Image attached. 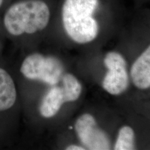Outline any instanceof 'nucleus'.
Instances as JSON below:
<instances>
[{
  "instance_id": "f257e3e1",
  "label": "nucleus",
  "mask_w": 150,
  "mask_h": 150,
  "mask_svg": "<svg viewBox=\"0 0 150 150\" xmlns=\"http://www.w3.org/2000/svg\"><path fill=\"white\" fill-rule=\"evenodd\" d=\"M99 0H65L61 18L65 32L75 42L86 44L96 38L99 24L94 17Z\"/></svg>"
},
{
  "instance_id": "f03ea898",
  "label": "nucleus",
  "mask_w": 150,
  "mask_h": 150,
  "mask_svg": "<svg viewBox=\"0 0 150 150\" xmlns=\"http://www.w3.org/2000/svg\"><path fill=\"white\" fill-rule=\"evenodd\" d=\"M51 11L43 0H21L13 4L6 11L3 23L13 35L32 34L48 25Z\"/></svg>"
},
{
  "instance_id": "7ed1b4c3",
  "label": "nucleus",
  "mask_w": 150,
  "mask_h": 150,
  "mask_svg": "<svg viewBox=\"0 0 150 150\" xmlns=\"http://www.w3.org/2000/svg\"><path fill=\"white\" fill-rule=\"evenodd\" d=\"M20 72L31 80H37L55 86L63 74L62 62L54 56H45L38 53L30 54L22 62Z\"/></svg>"
},
{
  "instance_id": "20e7f679",
  "label": "nucleus",
  "mask_w": 150,
  "mask_h": 150,
  "mask_svg": "<svg viewBox=\"0 0 150 150\" xmlns=\"http://www.w3.org/2000/svg\"><path fill=\"white\" fill-rule=\"evenodd\" d=\"M104 63L108 71L102 81L103 88L112 95L123 93L129 81L125 59L117 52H110L105 56Z\"/></svg>"
},
{
  "instance_id": "39448f33",
  "label": "nucleus",
  "mask_w": 150,
  "mask_h": 150,
  "mask_svg": "<svg viewBox=\"0 0 150 150\" xmlns=\"http://www.w3.org/2000/svg\"><path fill=\"white\" fill-rule=\"evenodd\" d=\"M74 129L81 143L86 149L107 150L110 142L106 133L97 126L95 118L89 113H84L78 118Z\"/></svg>"
},
{
  "instance_id": "423d86ee",
  "label": "nucleus",
  "mask_w": 150,
  "mask_h": 150,
  "mask_svg": "<svg viewBox=\"0 0 150 150\" xmlns=\"http://www.w3.org/2000/svg\"><path fill=\"white\" fill-rule=\"evenodd\" d=\"M130 74L138 88L144 90L150 87V45L133 63Z\"/></svg>"
},
{
  "instance_id": "0eeeda50",
  "label": "nucleus",
  "mask_w": 150,
  "mask_h": 150,
  "mask_svg": "<svg viewBox=\"0 0 150 150\" xmlns=\"http://www.w3.org/2000/svg\"><path fill=\"white\" fill-rule=\"evenodd\" d=\"M64 103L65 101L62 87L54 86L47 93L41 102L39 108L40 115L45 118L54 117Z\"/></svg>"
},
{
  "instance_id": "6e6552de",
  "label": "nucleus",
  "mask_w": 150,
  "mask_h": 150,
  "mask_svg": "<svg viewBox=\"0 0 150 150\" xmlns=\"http://www.w3.org/2000/svg\"><path fill=\"white\" fill-rule=\"evenodd\" d=\"M17 91L11 75L0 67V111L8 110L15 104Z\"/></svg>"
},
{
  "instance_id": "1a4fd4ad",
  "label": "nucleus",
  "mask_w": 150,
  "mask_h": 150,
  "mask_svg": "<svg viewBox=\"0 0 150 150\" xmlns=\"http://www.w3.org/2000/svg\"><path fill=\"white\" fill-rule=\"evenodd\" d=\"M63 95L65 102H74L79 98L82 91L81 84L76 76L72 74H65L62 76Z\"/></svg>"
},
{
  "instance_id": "9d476101",
  "label": "nucleus",
  "mask_w": 150,
  "mask_h": 150,
  "mask_svg": "<svg viewBox=\"0 0 150 150\" xmlns=\"http://www.w3.org/2000/svg\"><path fill=\"white\" fill-rule=\"evenodd\" d=\"M136 149L135 146V133L134 129L129 126H123L120 129L114 149L132 150Z\"/></svg>"
},
{
  "instance_id": "9b49d317",
  "label": "nucleus",
  "mask_w": 150,
  "mask_h": 150,
  "mask_svg": "<svg viewBox=\"0 0 150 150\" xmlns=\"http://www.w3.org/2000/svg\"><path fill=\"white\" fill-rule=\"evenodd\" d=\"M65 149L67 150H84L86 149V148H84L81 146L79 145H70L65 148Z\"/></svg>"
},
{
  "instance_id": "f8f14e48",
  "label": "nucleus",
  "mask_w": 150,
  "mask_h": 150,
  "mask_svg": "<svg viewBox=\"0 0 150 150\" xmlns=\"http://www.w3.org/2000/svg\"><path fill=\"white\" fill-rule=\"evenodd\" d=\"M4 3V0H0V8L2 7Z\"/></svg>"
}]
</instances>
